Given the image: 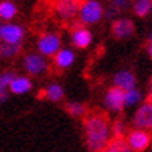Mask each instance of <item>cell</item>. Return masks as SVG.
Instances as JSON below:
<instances>
[{
  "mask_svg": "<svg viewBox=\"0 0 152 152\" xmlns=\"http://www.w3.org/2000/svg\"><path fill=\"white\" fill-rule=\"evenodd\" d=\"M86 146L90 152H102L110 143L112 127L109 120L101 113H92L84 120Z\"/></svg>",
  "mask_w": 152,
  "mask_h": 152,
  "instance_id": "6da1fadb",
  "label": "cell"
},
{
  "mask_svg": "<svg viewBox=\"0 0 152 152\" xmlns=\"http://www.w3.org/2000/svg\"><path fill=\"white\" fill-rule=\"evenodd\" d=\"M106 16L104 8L98 0H84L79 8V20L84 25H95Z\"/></svg>",
  "mask_w": 152,
  "mask_h": 152,
  "instance_id": "7a4b0ae2",
  "label": "cell"
},
{
  "mask_svg": "<svg viewBox=\"0 0 152 152\" xmlns=\"http://www.w3.org/2000/svg\"><path fill=\"white\" fill-rule=\"evenodd\" d=\"M37 53H40L45 58H54L56 53L61 50V37L56 33H44L37 39Z\"/></svg>",
  "mask_w": 152,
  "mask_h": 152,
  "instance_id": "3957f363",
  "label": "cell"
},
{
  "mask_svg": "<svg viewBox=\"0 0 152 152\" xmlns=\"http://www.w3.org/2000/svg\"><path fill=\"white\" fill-rule=\"evenodd\" d=\"M126 143H127V146L132 149V152H144L151 146L152 135L148 132V130L132 129L126 135Z\"/></svg>",
  "mask_w": 152,
  "mask_h": 152,
  "instance_id": "277c9868",
  "label": "cell"
},
{
  "mask_svg": "<svg viewBox=\"0 0 152 152\" xmlns=\"http://www.w3.org/2000/svg\"><path fill=\"white\" fill-rule=\"evenodd\" d=\"M134 129L141 130H152V101H144L141 106H138L134 118H132Z\"/></svg>",
  "mask_w": 152,
  "mask_h": 152,
  "instance_id": "5b68a950",
  "label": "cell"
},
{
  "mask_svg": "<svg viewBox=\"0 0 152 152\" xmlns=\"http://www.w3.org/2000/svg\"><path fill=\"white\" fill-rule=\"evenodd\" d=\"M23 68L30 76H39L44 75L48 70V64L45 56H42L40 53H28L23 56Z\"/></svg>",
  "mask_w": 152,
  "mask_h": 152,
  "instance_id": "8992f818",
  "label": "cell"
},
{
  "mask_svg": "<svg viewBox=\"0 0 152 152\" xmlns=\"http://www.w3.org/2000/svg\"><path fill=\"white\" fill-rule=\"evenodd\" d=\"M25 31L17 23H2L0 25V42L11 44V45H20L23 40Z\"/></svg>",
  "mask_w": 152,
  "mask_h": 152,
  "instance_id": "52a82bcc",
  "label": "cell"
},
{
  "mask_svg": "<svg viewBox=\"0 0 152 152\" xmlns=\"http://www.w3.org/2000/svg\"><path fill=\"white\" fill-rule=\"evenodd\" d=\"M104 107L109 112L118 113L124 109V92L118 87H109L104 95Z\"/></svg>",
  "mask_w": 152,
  "mask_h": 152,
  "instance_id": "ba28073f",
  "label": "cell"
},
{
  "mask_svg": "<svg viewBox=\"0 0 152 152\" xmlns=\"http://www.w3.org/2000/svg\"><path fill=\"white\" fill-rule=\"evenodd\" d=\"M79 0H56V3H54V10H56L58 16L64 20H70L76 14H79Z\"/></svg>",
  "mask_w": 152,
  "mask_h": 152,
  "instance_id": "9c48e42d",
  "label": "cell"
},
{
  "mask_svg": "<svg viewBox=\"0 0 152 152\" xmlns=\"http://www.w3.org/2000/svg\"><path fill=\"white\" fill-rule=\"evenodd\" d=\"M113 86L121 88L123 92H129L132 88H137V78L130 70H120L113 75Z\"/></svg>",
  "mask_w": 152,
  "mask_h": 152,
  "instance_id": "30bf717a",
  "label": "cell"
},
{
  "mask_svg": "<svg viewBox=\"0 0 152 152\" xmlns=\"http://www.w3.org/2000/svg\"><path fill=\"white\" fill-rule=\"evenodd\" d=\"M135 33V25L130 19H116L112 23V34L116 39H129Z\"/></svg>",
  "mask_w": 152,
  "mask_h": 152,
  "instance_id": "8fae6325",
  "label": "cell"
},
{
  "mask_svg": "<svg viewBox=\"0 0 152 152\" xmlns=\"http://www.w3.org/2000/svg\"><path fill=\"white\" fill-rule=\"evenodd\" d=\"M93 40L92 31L86 28V26H76V28L72 31V44L73 47L79 48V50H84V48H88Z\"/></svg>",
  "mask_w": 152,
  "mask_h": 152,
  "instance_id": "7c38bea8",
  "label": "cell"
},
{
  "mask_svg": "<svg viewBox=\"0 0 152 152\" xmlns=\"http://www.w3.org/2000/svg\"><path fill=\"white\" fill-rule=\"evenodd\" d=\"M54 65H56L59 70H67L70 68L75 62V53L70 48H61V50L56 53V56L53 58Z\"/></svg>",
  "mask_w": 152,
  "mask_h": 152,
  "instance_id": "4fadbf2b",
  "label": "cell"
},
{
  "mask_svg": "<svg viewBox=\"0 0 152 152\" xmlns=\"http://www.w3.org/2000/svg\"><path fill=\"white\" fill-rule=\"evenodd\" d=\"M33 88V82L28 76H16L10 86V93L12 95H25Z\"/></svg>",
  "mask_w": 152,
  "mask_h": 152,
  "instance_id": "5bb4252c",
  "label": "cell"
},
{
  "mask_svg": "<svg viewBox=\"0 0 152 152\" xmlns=\"http://www.w3.org/2000/svg\"><path fill=\"white\" fill-rule=\"evenodd\" d=\"M45 99L51 101V102H59L62 98H64V87L58 82H51V84H48L44 90H42V95Z\"/></svg>",
  "mask_w": 152,
  "mask_h": 152,
  "instance_id": "9a60e30c",
  "label": "cell"
},
{
  "mask_svg": "<svg viewBox=\"0 0 152 152\" xmlns=\"http://www.w3.org/2000/svg\"><path fill=\"white\" fill-rule=\"evenodd\" d=\"M143 104V93L138 88L124 92V107H135Z\"/></svg>",
  "mask_w": 152,
  "mask_h": 152,
  "instance_id": "2e32d148",
  "label": "cell"
},
{
  "mask_svg": "<svg viewBox=\"0 0 152 152\" xmlns=\"http://www.w3.org/2000/svg\"><path fill=\"white\" fill-rule=\"evenodd\" d=\"M17 14V6L14 2H11V0H3V2H0V19L2 20H11Z\"/></svg>",
  "mask_w": 152,
  "mask_h": 152,
  "instance_id": "e0dca14e",
  "label": "cell"
},
{
  "mask_svg": "<svg viewBox=\"0 0 152 152\" xmlns=\"http://www.w3.org/2000/svg\"><path fill=\"white\" fill-rule=\"evenodd\" d=\"M102 152H132L126 143V138H112Z\"/></svg>",
  "mask_w": 152,
  "mask_h": 152,
  "instance_id": "ac0fdd59",
  "label": "cell"
},
{
  "mask_svg": "<svg viewBox=\"0 0 152 152\" xmlns=\"http://www.w3.org/2000/svg\"><path fill=\"white\" fill-rule=\"evenodd\" d=\"M132 10L135 12V16L146 17L152 11V0H134Z\"/></svg>",
  "mask_w": 152,
  "mask_h": 152,
  "instance_id": "d6986e66",
  "label": "cell"
},
{
  "mask_svg": "<svg viewBox=\"0 0 152 152\" xmlns=\"http://www.w3.org/2000/svg\"><path fill=\"white\" fill-rule=\"evenodd\" d=\"M127 6H129V0H110L109 10L106 12V17L110 19L112 16H116L118 12L127 10Z\"/></svg>",
  "mask_w": 152,
  "mask_h": 152,
  "instance_id": "ffe728a7",
  "label": "cell"
},
{
  "mask_svg": "<svg viewBox=\"0 0 152 152\" xmlns=\"http://www.w3.org/2000/svg\"><path fill=\"white\" fill-rule=\"evenodd\" d=\"M65 109L73 118H82V116L87 115V107L82 102H78V101H70Z\"/></svg>",
  "mask_w": 152,
  "mask_h": 152,
  "instance_id": "44dd1931",
  "label": "cell"
},
{
  "mask_svg": "<svg viewBox=\"0 0 152 152\" xmlns=\"http://www.w3.org/2000/svg\"><path fill=\"white\" fill-rule=\"evenodd\" d=\"M20 51V45H11V44H5L0 42V58L3 59H11Z\"/></svg>",
  "mask_w": 152,
  "mask_h": 152,
  "instance_id": "7402d4cb",
  "label": "cell"
},
{
  "mask_svg": "<svg viewBox=\"0 0 152 152\" xmlns=\"http://www.w3.org/2000/svg\"><path fill=\"white\" fill-rule=\"evenodd\" d=\"M16 73L14 72H3L2 75H0V92H5V90H10V86L11 82L14 81L16 78Z\"/></svg>",
  "mask_w": 152,
  "mask_h": 152,
  "instance_id": "603a6c76",
  "label": "cell"
},
{
  "mask_svg": "<svg viewBox=\"0 0 152 152\" xmlns=\"http://www.w3.org/2000/svg\"><path fill=\"white\" fill-rule=\"evenodd\" d=\"M124 132H126V126L121 120H116L112 124V135L113 138H124Z\"/></svg>",
  "mask_w": 152,
  "mask_h": 152,
  "instance_id": "cb8c5ba5",
  "label": "cell"
},
{
  "mask_svg": "<svg viewBox=\"0 0 152 152\" xmlns=\"http://www.w3.org/2000/svg\"><path fill=\"white\" fill-rule=\"evenodd\" d=\"M146 51L148 54L152 58V33L149 34V37H148V42H146Z\"/></svg>",
  "mask_w": 152,
  "mask_h": 152,
  "instance_id": "d4e9b609",
  "label": "cell"
},
{
  "mask_svg": "<svg viewBox=\"0 0 152 152\" xmlns=\"http://www.w3.org/2000/svg\"><path fill=\"white\" fill-rule=\"evenodd\" d=\"M8 98H10V90L0 92V104H2V102H5V101H8Z\"/></svg>",
  "mask_w": 152,
  "mask_h": 152,
  "instance_id": "484cf974",
  "label": "cell"
},
{
  "mask_svg": "<svg viewBox=\"0 0 152 152\" xmlns=\"http://www.w3.org/2000/svg\"><path fill=\"white\" fill-rule=\"evenodd\" d=\"M149 101H152V81L149 84Z\"/></svg>",
  "mask_w": 152,
  "mask_h": 152,
  "instance_id": "4316f807",
  "label": "cell"
}]
</instances>
